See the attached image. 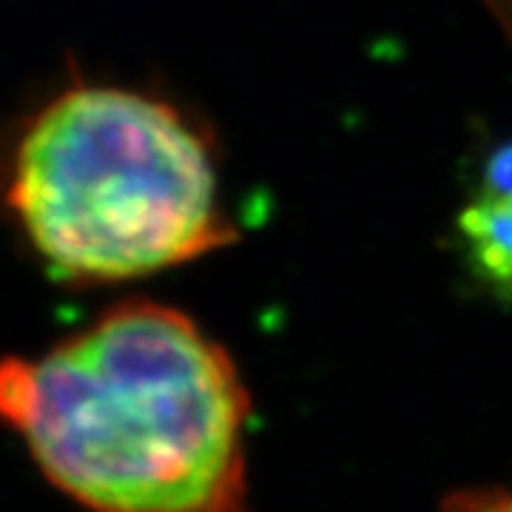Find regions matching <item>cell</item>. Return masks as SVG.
Segmentation results:
<instances>
[{
    "instance_id": "obj_1",
    "label": "cell",
    "mask_w": 512,
    "mask_h": 512,
    "mask_svg": "<svg viewBox=\"0 0 512 512\" xmlns=\"http://www.w3.org/2000/svg\"><path fill=\"white\" fill-rule=\"evenodd\" d=\"M248 416L228 350L148 299L0 362V419L92 512H251Z\"/></svg>"
},
{
    "instance_id": "obj_5",
    "label": "cell",
    "mask_w": 512,
    "mask_h": 512,
    "mask_svg": "<svg viewBox=\"0 0 512 512\" xmlns=\"http://www.w3.org/2000/svg\"><path fill=\"white\" fill-rule=\"evenodd\" d=\"M484 6L490 9V15L498 20L501 32L512 43V0H484Z\"/></svg>"
},
{
    "instance_id": "obj_3",
    "label": "cell",
    "mask_w": 512,
    "mask_h": 512,
    "mask_svg": "<svg viewBox=\"0 0 512 512\" xmlns=\"http://www.w3.org/2000/svg\"><path fill=\"white\" fill-rule=\"evenodd\" d=\"M456 239L478 282L512 299V143L487 157L458 211Z\"/></svg>"
},
{
    "instance_id": "obj_4",
    "label": "cell",
    "mask_w": 512,
    "mask_h": 512,
    "mask_svg": "<svg viewBox=\"0 0 512 512\" xmlns=\"http://www.w3.org/2000/svg\"><path fill=\"white\" fill-rule=\"evenodd\" d=\"M439 512H512V484L456 490L441 501Z\"/></svg>"
},
{
    "instance_id": "obj_2",
    "label": "cell",
    "mask_w": 512,
    "mask_h": 512,
    "mask_svg": "<svg viewBox=\"0 0 512 512\" xmlns=\"http://www.w3.org/2000/svg\"><path fill=\"white\" fill-rule=\"evenodd\" d=\"M3 200L40 262L72 285L140 279L237 242L205 131L120 86H72L37 111Z\"/></svg>"
}]
</instances>
